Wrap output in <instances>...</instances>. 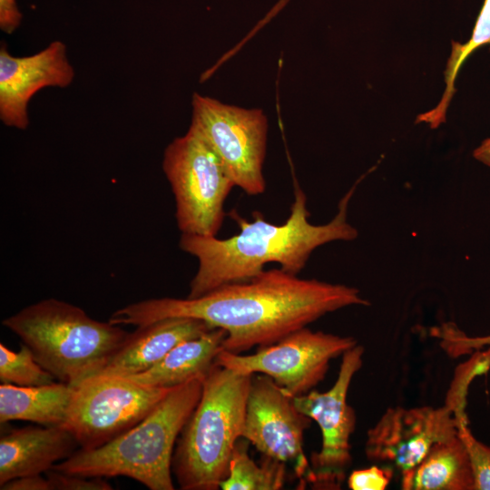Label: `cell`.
Here are the masks:
<instances>
[{
	"mask_svg": "<svg viewBox=\"0 0 490 490\" xmlns=\"http://www.w3.org/2000/svg\"><path fill=\"white\" fill-rule=\"evenodd\" d=\"M369 305L356 288L299 279L274 269L198 298L165 297L132 303L114 311L108 321L137 328L172 318L200 319L224 329L223 349L240 354L274 344L328 313Z\"/></svg>",
	"mask_w": 490,
	"mask_h": 490,
	"instance_id": "1",
	"label": "cell"
},
{
	"mask_svg": "<svg viewBox=\"0 0 490 490\" xmlns=\"http://www.w3.org/2000/svg\"><path fill=\"white\" fill-rule=\"evenodd\" d=\"M355 187L344 195L337 215L327 224L314 225L309 221L306 195L296 183L290 214L283 224L266 220L260 211L253 212V220L249 221L233 210L230 215L240 228L234 236L218 239L181 234V250L198 260L187 298H198L227 284L248 281L265 270V264L270 262L298 275L318 247L335 240H355L358 230L347 220Z\"/></svg>",
	"mask_w": 490,
	"mask_h": 490,
	"instance_id": "2",
	"label": "cell"
},
{
	"mask_svg": "<svg viewBox=\"0 0 490 490\" xmlns=\"http://www.w3.org/2000/svg\"><path fill=\"white\" fill-rule=\"evenodd\" d=\"M203 378L195 377L172 387L134 426L101 446L79 448L53 469L84 476H126L151 490H173L174 448L200 401Z\"/></svg>",
	"mask_w": 490,
	"mask_h": 490,
	"instance_id": "3",
	"label": "cell"
},
{
	"mask_svg": "<svg viewBox=\"0 0 490 490\" xmlns=\"http://www.w3.org/2000/svg\"><path fill=\"white\" fill-rule=\"evenodd\" d=\"M2 324L31 349L38 363L55 379L72 387L97 375L130 333L54 298L22 309Z\"/></svg>",
	"mask_w": 490,
	"mask_h": 490,
	"instance_id": "4",
	"label": "cell"
},
{
	"mask_svg": "<svg viewBox=\"0 0 490 490\" xmlns=\"http://www.w3.org/2000/svg\"><path fill=\"white\" fill-rule=\"evenodd\" d=\"M252 375L213 364L203 378L199 403L183 426L172 470L182 490H217L229 475L242 437Z\"/></svg>",
	"mask_w": 490,
	"mask_h": 490,
	"instance_id": "5",
	"label": "cell"
},
{
	"mask_svg": "<svg viewBox=\"0 0 490 490\" xmlns=\"http://www.w3.org/2000/svg\"><path fill=\"white\" fill-rule=\"evenodd\" d=\"M162 170L174 195L181 234L216 236L235 183L215 152L189 128L165 148Z\"/></svg>",
	"mask_w": 490,
	"mask_h": 490,
	"instance_id": "6",
	"label": "cell"
},
{
	"mask_svg": "<svg viewBox=\"0 0 490 490\" xmlns=\"http://www.w3.org/2000/svg\"><path fill=\"white\" fill-rule=\"evenodd\" d=\"M170 389L122 376L90 377L74 387L62 426L74 436L79 448L101 446L145 418Z\"/></svg>",
	"mask_w": 490,
	"mask_h": 490,
	"instance_id": "7",
	"label": "cell"
},
{
	"mask_svg": "<svg viewBox=\"0 0 490 490\" xmlns=\"http://www.w3.org/2000/svg\"><path fill=\"white\" fill-rule=\"evenodd\" d=\"M190 128L215 152L235 186L248 195L262 194L266 182L268 120L260 109H246L193 93Z\"/></svg>",
	"mask_w": 490,
	"mask_h": 490,
	"instance_id": "8",
	"label": "cell"
},
{
	"mask_svg": "<svg viewBox=\"0 0 490 490\" xmlns=\"http://www.w3.org/2000/svg\"><path fill=\"white\" fill-rule=\"evenodd\" d=\"M358 345L341 337L306 327L250 355L221 350L214 363L240 374L270 377L291 397L311 391L326 377L332 359Z\"/></svg>",
	"mask_w": 490,
	"mask_h": 490,
	"instance_id": "9",
	"label": "cell"
},
{
	"mask_svg": "<svg viewBox=\"0 0 490 490\" xmlns=\"http://www.w3.org/2000/svg\"><path fill=\"white\" fill-rule=\"evenodd\" d=\"M364 348L357 345L342 355L337 379L325 392L311 390L293 397L297 408L315 421L321 432V447L310 457L307 482L318 489H339L352 456L350 437L356 427V413L348 403L355 374L363 365Z\"/></svg>",
	"mask_w": 490,
	"mask_h": 490,
	"instance_id": "10",
	"label": "cell"
},
{
	"mask_svg": "<svg viewBox=\"0 0 490 490\" xmlns=\"http://www.w3.org/2000/svg\"><path fill=\"white\" fill-rule=\"evenodd\" d=\"M311 421L270 377L252 375L242 437L263 456L291 465L302 488L310 472L303 442Z\"/></svg>",
	"mask_w": 490,
	"mask_h": 490,
	"instance_id": "11",
	"label": "cell"
},
{
	"mask_svg": "<svg viewBox=\"0 0 490 490\" xmlns=\"http://www.w3.org/2000/svg\"><path fill=\"white\" fill-rule=\"evenodd\" d=\"M458 434V419L443 407H389L368 429L367 458L388 466L400 475L416 466L437 442Z\"/></svg>",
	"mask_w": 490,
	"mask_h": 490,
	"instance_id": "12",
	"label": "cell"
},
{
	"mask_svg": "<svg viewBox=\"0 0 490 490\" xmlns=\"http://www.w3.org/2000/svg\"><path fill=\"white\" fill-rule=\"evenodd\" d=\"M74 70L65 44L53 41L40 52L14 56L5 44L0 48V120L8 126L24 130L29 124L28 103L45 87L69 86Z\"/></svg>",
	"mask_w": 490,
	"mask_h": 490,
	"instance_id": "13",
	"label": "cell"
},
{
	"mask_svg": "<svg viewBox=\"0 0 490 490\" xmlns=\"http://www.w3.org/2000/svg\"><path fill=\"white\" fill-rule=\"evenodd\" d=\"M79 447L62 426H24L0 437V485L22 476L42 475Z\"/></svg>",
	"mask_w": 490,
	"mask_h": 490,
	"instance_id": "14",
	"label": "cell"
},
{
	"mask_svg": "<svg viewBox=\"0 0 490 490\" xmlns=\"http://www.w3.org/2000/svg\"><path fill=\"white\" fill-rule=\"evenodd\" d=\"M215 328L189 318H172L137 327L97 375L130 376L143 372L162 359L179 343Z\"/></svg>",
	"mask_w": 490,
	"mask_h": 490,
	"instance_id": "15",
	"label": "cell"
},
{
	"mask_svg": "<svg viewBox=\"0 0 490 490\" xmlns=\"http://www.w3.org/2000/svg\"><path fill=\"white\" fill-rule=\"evenodd\" d=\"M225 337L224 329L215 328L179 343L151 368L122 377L147 387L161 388H172L192 378L204 377L218 354L223 350Z\"/></svg>",
	"mask_w": 490,
	"mask_h": 490,
	"instance_id": "16",
	"label": "cell"
},
{
	"mask_svg": "<svg viewBox=\"0 0 490 490\" xmlns=\"http://www.w3.org/2000/svg\"><path fill=\"white\" fill-rule=\"evenodd\" d=\"M400 477L404 490H475L470 458L458 434L436 443L416 466Z\"/></svg>",
	"mask_w": 490,
	"mask_h": 490,
	"instance_id": "17",
	"label": "cell"
},
{
	"mask_svg": "<svg viewBox=\"0 0 490 490\" xmlns=\"http://www.w3.org/2000/svg\"><path fill=\"white\" fill-rule=\"evenodd\" d=\"M74 392V387L54 382L48 385L19 387L0 386V422L22 420L41 426H63Z\"/></svg>",
	"mask_w": 490,
	"mask_h": 490,
	"instance_id": "18",
	"label": "cell"
},
{
	"mask_svg": "<svg viewBox=\"0 0 490 490\" xmlns=\"http://www.w3.org/2000/svg\"><path fill=\"white\" fill-rule=\"evenodd\" d=\"M250 442L240 437L233 449L229 475L221 482L223 490H279L286 480L287 465L263 456L260 464L249 455Z\"/></svg>",
	"mask_w": 490,
	"mask_h": 490,
	"instance_id": "19",
	"label": "cell"
},
{
	"mask_svg": "<svg viewBox=\"0 0 490 490\" xmlns=\"http://www.w3.org/2000/svg\"><path fill=\"white\" fill-rule=\"evenodd\" d=\"M490 45V0H485L475 21L470 39L461 44L452 41V50L445 70L446 88L440 102L432 110L420 113L416 122H426L436 129L446 122V114L456 91V80L466 60L476 49Z\"/></svg>",
	"mask_w": 490,
	"mask_h": 490,
	"instance_id": "20",
	"label": "cell"
},
{
	"mask_svg": "<svg viewBox=\"0 0 490 490\" xmlns=\"http://www.w3.org/2000/svg\"><path fill=\"white\" fill-rule=\"evenodd\" d=\"M0 380L19 387L48 385L55 378L35 359L31 349L22 344L18 352L0 343Z\"/></svg>",
	"mask_w": 490,
	"mask_h": 490,
	"instance_id": "21",
	"label": "cell"
},
{
	"mask_svg": "<svg viewBox=\"0 0 490 490\" xmlns=\"http://www.w3.org/2000/svg\"><path fill=\"white\" fill-rule=\"evenodd\" d=\"M456 417L458 435L466 447L472 465L475 490H490V446L473 436L466 416Z\"/></svg>",
	"mask_w": 490,
	"mask_h": 490,
	"instance_id": "22",
	"label": "cell"
},
{
	"mask_svg": "<svg viewBox=\"0 0 490 490\" xmlns=\"http://www.w3.org/2000/svg\"><path fill=\"white\" fill-rule=\"evenodd\" d=\"M431 334L439 338L442 348L453 358L490 347V335L469 337L453 323H445L434 328Z\"/></svg>",
	"mask_w": 490,
	"mask_h": 490,
	"instance_id": "23",
	"label": "cell"
},
{
	"mask_svg": "<svg viewBox=\"0 0 490 490\" xmlns=\"http://www.w3.org/2000/svg\"><path fill=\"white\" fill-rule=\"evenodd\" d=\"M51 490H112L107 478L67 474L54 469L45 473Z\"/></svg>",
	"mask_w": 490,
	"mask_h": 490,
	"instance_id": "24",
	"label": "cell"
},
{
	"mask_svg": "<svg viewBox=\"0 0 490 490\" xmlns=\"http://www.w3.org/2000/svg\"><path fill=\"white\" fill-rule=\"evenodd\" d=\"M394 469L385 465H375L357 469L348 476V486L351 490H385L392 480Z\"/></svg>",
	"mask_w": 490,
	"mask_h": 490,
	"instance_id": "25",
	"label": "cell"
},
{
	"mask_svg": "<svg viewBox=\"0 0 490 490\" xmlns=\"http://www.w3.org/2000/svg\"><path fill=\"white\" fill-rule=\"evenodd\" d=\"M22 17L15 0H0V28L4 33H14L20 25Z\"/></svg>",
	"mask_w": 490,
	"mask_h": 490,
	"instance_id": "26",
	"label": "cell"
},
{
	"mask_svg": "<svg viewBox=\"0 0 490 490\" xmlns=\"http://www.w3.org/2000/svg\"><path fill=\"white\" fill-rule=\"evenodd\" d=\"M1 490H51L48 478L42 475H33L12 479L0 485Z\"/></svg>",
	"mask_w": 490,
	"mask_h": 490,
	"instance_id": "27",
	"label": "cell"
},
{
	"mask_svg": "<svg viewBox=\"0 0 490 490\" xmlns=\"http://www.w3.org/2000/svg\"><path fill=\"white\" fill-rule=\"evenodd\" d=\"M473 156L475 159L490 167V138L485 139L474 151Z\"/></svg>",
	"mask_w": 490,
	"mask_h": 490,
	"instance_id": "28",
	"label": "cell"
},
{
	"mask_svg": "<svg viewBox=\"0 0 490 490\" xmlns=\"http://www.w3.org/2000/svg\"><path fill=\"white\" fill-rule=\"evenodd\" d=\"M289 0H279V2L276 5V6L270 11L269 14L270 16H273L279 10L282 8V6L288 2Z\"/></svg>",
	"mask_w": 490,
	"mask_h": 490,
	"instance_id": "29",
	"label": "cell"
}]
</instances>
